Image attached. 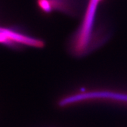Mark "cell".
Masks as SVG:
<instances>
[{
	"mask_svg": "<svg viewBox=\"0 0 127 127\" xmlns=\"http://www.w3.org/2000/svg\"><path fill=\"white\" fill-rule=\"evenodd\" d=\"M103 99L127 102V94L110 91H92L77 93L61 99L59 100V105L62 107L81 101Z\"/></svg>",
	"mask_w": 127,
	"mask_h": 127,
	"instance_id": "6da1fadb",
	"label": "cell"
},
{
	"mask_svg": "<svg viewBox=\"0 0 127 127\" xmlns=\"http://www.w3.org/2000/svg\"><path fill=\"white\" fill-rule=\"evenodd\" d=\"M73 2V0H38L40 8L47 13L53 9L71 13Z\"/></svg>",
	"mask_w": 127,
	"mask_h": 127,
	"instance_id": "7a4b0ae2",
	"label": "cell"
}]
</instances>
